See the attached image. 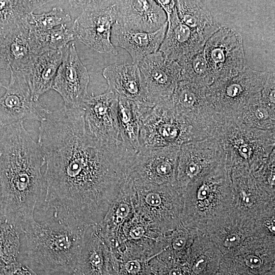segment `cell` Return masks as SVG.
Masks as SVG:
<instances>
[{"label": "cell", "mask_w": 275, "mask_h": 275, "mask_svg": "<svg viewBox=\"0 0 275 275\" xmlns=\"http://www.w3.org/2000/svg\"><path fill=\"white\" fill-rule=\"evenodd\" d=\"M102 75L107 84V90L119 97L148 101L145 84L137 64L110 65L103 69Z\"/></svg>", "instance_id": "23"}, {"label": "cell", "mask_w": 275, "mask_h": 275, "mask_svg": "<svg viewBox=\"0 0 275 275\" xmlns=\"http://www.w3.org/2000/svg\"><path fill=\"white\" fill-rule=\"evenodd\" d=\"M220 275H254L236 259L222 257L217 270Z\"/></svg>", "instance_id": "38"}, {"label": "cell", "mask_w": 275, "mask_h": 275, "mask_svg": "<svg viewBox=\"0 0 275 275\" xmlns=\"http://www.w3.org/2000/svg\"><path fill=\"white\" fill-rule=\"evenodd\" d=\"M224 163L223 151L214 137L182 145L179 153L176 185L184 190L191 182Z\"/></svg>", "instance_id": "14"}, {"label": "cell", "mask_w": 275, "mask_h": 275, "mask_svg": "<svg viewBox=\"0 0 275 275\" xmlns=\"http://www.w3.org/2000/svg\"><path fill=\"white\" fill-rule=\"evenodd\" d=\"M62 51V61L52 89L62 97L64 106L80 107L88 95L89 74L80 60L74 43L68 44Z\"/></svg>", "instance_id": "17"}, {"label": "cell", "mask_w": 275, "mask_h": 275, "mask_svg": "<svg viewBox=\"0 0 275 275\" xmlns=\"http://www.w3.org/2000/svg\"><path fill=\"white\" fill-rule=\"evenodd\" d=\"M113 9L116 23L130 30L153 32L167 22L164 11L155 1H115Z\"/></svg>", "instance_id": "20"}, {"label": "cell", "mask_w": 275, "mask_h": 275, "mask_svg": "<svg viewBox=\"0 0 275 275\" xmlns=\"http://www.w3.org/2000/svg\"><path fill=\"white\" fill-rule=\"evenodd\" d=\"M133 181L126 177L102 221L97 224L107 243L114 240L135 214Z\"/></svg>", "instance_id": "25"}, {"label": "cell", "mask_w": 275, "mask_h": 275, "mask_svg": "<svg viewBox=\"0 0 275 275\" xmlns=\"http://www.w3.org/2000/svg\"><path fill=\"white\" fill-rule=\"evenodd\" d=\"M45 165L38 144L23 122L6 127L0 138V218L22 232L34 219L36 204L44 190Z\"/></svg>", "instance_id": "2"}, {"label": "cell", "mask_w": 275, "mask_h": 275, "mask_svg": "<svg viewBox=\"0 0 275 275\" xmlns=\"http://www.w3.org/2000/svg\"><path fill=\"white\" fill-rule=\"evenodd\" d=\"M3 85L1 82V78H0V89L1 88V87H3Z\"/></svg>", "instance_id": "45"}, {"label": "cell", "mask_w": 275, "mask_h": 275, "mask_svg": "<svg viewBox=\"0 0 275 275\" xmlns=\"http://www.w3.org/2000/svg\"><path fill=\"white\" fill-rule=\"evenodd\" d=\"M71 6L81 9L72 27L75 39L101 53L116 56L117 51L111 41L116 23L115 1H69Z\"/></svg>", "instance_id": "8"}, {"label": "cell", "mask_w": 275, "mask_h": 275, "mask_svg": "<svg viewBox=\"0 0 275 275\" xmlns=\"http://www.w3.org/2000/svg\"><path fill=\"white\" fill-rule=\"evenodd\" d=\"M155 105L119 97L118 116L121 140L135 152L141 148L140 133L143 122Z\"/></svg>", "instance_id": "26"}, {"label": "cell", "mask_w": 275, "mask_h": 275, "mask_svg": "<svg viewBox=\"0 0 275 275\" xmlns=\"http://www.w3.org/2000/svg\"><path fill=\"white\" fill-rule=\"evenodd\" d=\"M8 85L0 97V127L24 122L25 120L41 122L50 112L47 107L35 100L24 73L12 68Z\"/></svg>", "instance_id": "12"}, {"label": "cell", "mask_w": 275, "mask_h": 275, "mask_svg": "<svg viewBox=\"0 0 275 275\" xmlns=\"http://www.w3.org/2000/svg\"><path fill=\"white\" fill-rule=\"evenodd\" d=\"M262 101L269 108L275 111V75L269 73L261 92Z\"/></svg>", "instance_id": "39"}, {"label": "cell", "mask_w": 275, "mask_h": 275, "mask_svg": "<svg viewBox=\"0 0 275 275\" xmlns=\"http://www.w3.org/2000/svg\"><path fill=\"white\" fill-rule=\"evenodd\" d=\"M21 233L14 226L0 218V259L6 265L18 262Z\"/></svg>", "instance_id": "33"}, {"label": "cell", "mask_w": 275, "mask_h": 275, "mask_svg": "<svg viewBox=\"0 0 275 275\" xmlns=\"http://www.w3.org/2000/svg\"><path fill=\"white\" fill-rule=\"evenodd\" d=\"M261 275H274V268Z\"/></svg>", "instance_id": "43"}, {"label": "cell", "mask_w": 275, "mask_h": 275, "mask_svg": "<svg viewBox=\"0 0 275 275\" xmlns=\"http://www.w3.org/2000/svg\"><path fill=\"white\" fill-rule=\"evenodd\" d=\"M62 58V49L43 50L36 53L26 68L21 71L35 100L39 101L41 96L52 89Z\"/></svg>", "instance_id": "24"}, {"label": "cell", "mask_w": 275, "mask_h": 275, "mask_svg": "<svg viewBox=\"0 0 275 275\" xmlns=\"http://www.w3.org/2000/svg\"><path fill=\"white\" fill-rule=\"evenodd\" d=\"M206 88L181 80L170 99L174 111L193 126L201 140L213 137L224 121L214 111Z\"/></svg>", "instance_id": "10"}, {"label": "cell", "mask_w": 275, "mask_h": 275, "mask_svg": "<svg viewBox=\"0 0 275 275\" xmlns=\"http://www.w3.org/2000/svg\"><path fill=\"white\" fill-rule=\"evenodd\" d=\"M197 140L201 139L194 128L174 111L170 100L153 107L140 133L141 148L180 147Z\"/></svg>", "instance_id": "9"}, {"label": "cell", "mask_w": 275, "mask_h": 275, "mask_svg": "<svg viewBox=\"0 0 275 275\" xmlns=\"http://www.w3.org/2000/svg\"><path fill=\"white\" fill-rule=\"evenodd\" d=\"M71 18L62 8L53 7L50 11L40 14L30 13L26 22L29 30L34 31H45L60 26L68 25Z\"/></svg>", "instance_id": "35"}, {"label": "cell", "mask_w": 275, "mask_h": 275, "mask_svg": "<svg viewBox=\"0 0 275 275\" xmlns=\"http://www.w3.org/2000/svg\"><path fill=\"white\" fill-rule=\"evenodd\" d=\"M213 137L222 147L228 169L244 168L253 172L275 150V130L250 128L234 119L224 120Z\"/></svg>", "instance_id": "5"}, {"label": "cell", "mask_w": 275, "mask_h": 275, "mask_svg": "<svg viewBox=\"0 0 275 275\" xmlns=\"http://www.w3.org/2000/svg\"><path fill=\"white\" fill-rule=\"evenodd\" d=\"M118 102L119 97L106 90L101 94L88 95L81 105L87 130L107 145L123 144L118 121Z\"/></svg>", "instance_id": "16"}, {"label": "cell", "mask_w": 275, "mask_h": 275, "mask_svg": "<svg viewBox=\"0 0 275 275\" xmlns=\"http://www.w3.org/2000/svg\"><path fill=\"white\" fill-rule=\"evenodd\" d=\"M29 36L36 53L43 50L62 49L75 39L72 29L65 25L45 31L29 30Z\"/></svg>", "instance_id": "30"}, {"label": "cell", "mask_w": 275, "mask_h": 275, "mask_svg": "<svg viewBox=\"0 0 275 275\" xmlns=\"http://www.w3.org/2000/svg\"><path fill=\"white\" fill-rule=\"evenodd\" d=\"M4 39L10 68L23 71L36 54L31 43L26 21Z\"/></svg>", "instance_id": "29"}, {"label": "cell", "mask_w": 275, "mask_h": 275, "mask_svg": "<svg viewBox=\"0 0 275 275\" xmlns=\"http://www.w3.org/2000/svg\"><path fill=\"white\" fill-rule=\"evenodd\" d=\"M179 150V146L141 148L127 176L135 183L175 184Z\"/></svg>", "instance_id": "13"}, {"label": "cell", "mask_w": 275, "mask_h": 275, "mask_svg": "<svg viewBox=\"0 0 275 275\" xmlns=\"http://www.w3.org/2000/svg\"><path fill=\"white\" fill-rule=\"evenodd\" d=\"M51 2L0 0V38L5 39L24 23L30 13Z\"/></svg>", "instance_id": "27"}, {"label": "cell", "mask_w": 275, "mask_h": 275, "mask_svg": "<svg viewBox=\"0 0 275 275\" xmlns=\"http://www.w3.org/2000/svg\"><path fill=\"white\" fill-rule=\"evenodd\" d=\"M8 69H10V65L5 41L4 39L0 38V75Z\"/></svg>", "instance_id": "41"}, {"label": "cell", "mask_w": 275, "mask_h": 275, "mask_svg": "<svg viewBox=\"0 0 275 275\" xmlns=\"http://www.w3.org/2000/svg\"><path fill=\"white\" fill-rule=\"evenodd\" d=\"M181 67V80L208 87L214 82L203 51L179 65Z\"/></svg>", "instance_id": "32"}, {"label": "cell", "mask_w": 275, "mask_h": 275, "mask_svg": "<svg viewBox=\"0 0 275 275\" xmlns=\"http://www.w3.org/2000/svg\"><path fill=\"white\" fill-rule=\"evenodd\" d=\"M228 170L233 193L232 210L257 221L274 213V194L262 186L251 171L244 168Z\"/></svg>", "instance_id": "15"}, {"label": "cell", "mask_w": 275, "mask_h": 275, "mask_svg": "<svg viewBox=\"0 0 275 275\" xmlns=\"http://www.w3.org/2000/svg\"><path fill=\"white\" fill-rule=\"evenodd\" d=\"M147 91L148 101L157 104L170 99L181 80V67L158 51L138 64Z\"/></svg>", "instance_id": "18"}, {"label": "cell", "mask_w": 275, "mask_h": 275, "mask_svg": "<svg viewBox=\"0 0 275 275\" xmlns=\"http://www.w3.org/2000/svg\"><path fill=\"white\" fill-rule=\"evenodd\" d=\"M0 275H37L28 266L19 262L6 265Z\"/></svg>", "instance_id": "40"}, {"label": "cell", "mask_w": 275, "mask_h": 275, "mask_svg": "<svg viewBox=\"0 0 275 275\" xmlns=\"http://www.w3.org/2000/svg\"><path fill=\"white\" fill-rule=\"evenodd\" d=\"M89 227L54 216L42 222L34 219L22 230L29 257L43 269L72 273Z\"/></svg>", "instance_id": "3"}, {"label": "cell", "mask_w": 275, "mask_h": 275, "mask_svg": "<svg viewBox=\"0 0 275 275\" xmlns=\"http://www.w3.org/2000/svg\"><path fill=\"white\" fill-rule=\"evenodd\" d=\"M111 250L99 227L89 226L73 275H110Z\"/></svg>", "instance_id": "21"}, {"label": "cell", "mask_w": 275, "mask_h": 275, "mask_svg": "<svg viewBox=\"0 0 275 275\" xmlns=\"http://www.w3.org/2000/svg\"><path fill=\"white\" fill-rule=\"evenodd\" d=\"M212 275H220V274H219L218 273V272L217 271L216 272H215V273H214V274H212Z\"/></svg>", "instance_id": "46"}, {"label": "cell", "mask_w": 275, "mask_h": 275, "mask_svg": "<svg viewBox=\"0 0 275 275\" xmlns=\"http://www.w3.org/2000/svg\"><path fill=\"white\" fill-rule=\"evenodd\" d=\"M168 22L153 32L128 29L115 23L112 29L111 41L114 46L125 49L132 63L138 64L146 57L158 51L164 39Z\"/></svg>", "instance_id": "22"}, {"label": "cell", "mask_w": 275, "mask_h": 275, "mask_svg": "<svg viewBox=\"0 0 275 275\" xmlns=\"http://www.w3.org/2000/svg\"><path fill=\"white\" fill-rule=\"evenodd\" d=\"M234 120L250 128L275 130V111L267 107L261 96L244 107Z\"/></svg>", "instance_id": "31"}, {"label": "cell", "mask_w": 275, "mask_h": 275, "mask_svg": "<svg viewBox=\"0 0 275 275\" xmlns=\"http://www.w3.org/2000/svg\"><path fill=\"white\" fill-rule=\"evenodd\" d=\"M45 202L53 216L88 226L104 218L136 153L105 145L87 130L81 107L50 111L40 122Z\"/></svg>", "instance_id": "1"}, {"label": "cell", "mask_w": 275, "mask_h": 275, "mask_svg": "<svg viewBox=\"0 0 275 275\" xmlns=\"http://www.w3.org/2000/svg\"><path fill=\"white\" fill-rule=\"evenodd\" d=\"M181 223L204 230L232 209L230 177L224 164L189 183L184 191Z\"/></svg>", "instance_id": "4"}, {"label": "cell", "mask_w": 275, "mask_h": 275, "mask_svg": "<svg viewBox=\"0 0 275 275\" xmlns=\"http://www.w3.org/2000/svg\"><path fill=\"white\" fill-rule=\"evenodd\" d=\"M166 33L158 51L179 65L203 51L209 37L183 23L179 19L176 7L167 17Z\"/></svg>", "instance_id": "19"}, {"label": "cell", "mask_w": 275, "mask_h": 275, "mask_svg": "<svg viewBox=\"0 0 275 275\" xmlns=\"http://www.w3.org/2000/svg\"><path fill=\"white\" fill-rule=\"evenodd\" d=\"M164 11L167 17L173 12L175 8L176 1H155Z\"/></svg>", "instance_id": "42"}, {"label": "cell", "mask_w": 275, "mask_h": 275, "mask_svg": "<svg viewBox=\"0 0 275 275\" xmlns=\"http://www.w3.org/2000/svg\"><path fill=\"white\" fill-rule=\"evenodd\" d=\"M269 74L246 66L230 79L207 87V95L215 113L223 120L235 119L244 107L260 97Z\"/></svg>", "instance_id": "7"}, {"label": "cell", "mask_w": 275, "mask_h": 275, "mask_svg": "<svg viewBox=\"0 0 275 275\" xmlns=\"http://www.w3.org/2000/svg\"><path fill=\"white\" fill-rule=\"evenodd\" d=\"M214 82L227 80L246 67L242 38L236 30L220 26L203 50Z\"/></svg>", "instance_id": "11"}, {"label": "cell", "mask_w": 275, "mask_h": 275, "mask_svg": "<svg viewBox=\"0 0 275 275\" xmlns=\"http://www.w3.org/2000/svg\"><path fill=\"white\" fill-rule=\"evenodd\" d=\"M252 173L262 186L274 194L275 150L262 166Z\"/></svg>", "instance_id": "37"}, {"label": "cell", "mask_w": 275, "mask_h": 275, "mask_svg": "<svg viewBox=\"0 0 275 275\" xmlns=\"http://www.w3.org/2000/svg\"><path fill=\"white\" fill-rule=\"evenodd\" d=\"M150 259L118 258L111 253L110 275H151Z\"/></svg>", "instance_id": "36"}, {"label": "cell", "mask_w": 275, "mask_h": 275, "mask_svg": "<svg viewBox=\"0 0 275 275\" xmlns=\"http://www.w3.org/2000/svg\"><path fill=\"white\" fill-rule=\"evenodd\" d=\"M180 20L190 29L210 37L220 27L212 20L211 13L199 1H176Z\"/></svg>", "instance_id": "28"}, {"label": "cell", "mask_w": 275, "mask_h": 275, "mask_svg": "<svg viewBox=\"0 0 275 275\" xmlns=\"http://www.w3.org/2000/svg\"><path fill=\"white\" fill-rule=\"evenodd\" d=\"M185 258L175 257L163 250L149 261L151 275H188Z\"/></svg>", "instance_id": "34"}, {"label": "cell", "mask_w": 275, "mask_h": 275, "mask_svg": "<svg viewBox=\"0 0 275 275\" xmlns=\"http://www.w3.org/2000/svg\"><path fill=\"white\" fill-rule=\"evenodd\" d=\"M133 185L135 212L153 230L164 234L181 224L184 190L175 183Z\"/></svg>", "instance_id": "6"}, {"label": "cell", "mask_w": 275, "mask_h": 275, "mask_svg": "<svg viewBox=\"0 0 275 275\" xmlns=\"http://www.w3.org/2000/svg\"><path fill=\"white\" fill-rule=\"evenodd\" d=\"M6 265L3 262V261L0 259V273L5 268Z\"/></svg>", "instance_id": "44"}]
</instances>
